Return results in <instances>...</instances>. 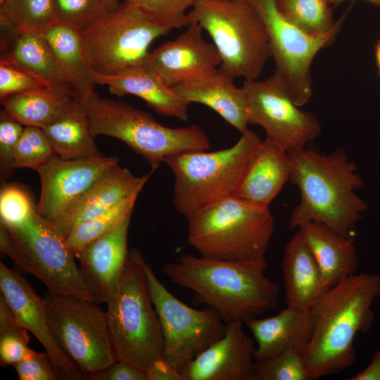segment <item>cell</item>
<instances>
[{"instance_id":"obj_1","label":"cell","mask_w":380,"mask_h":380,"mask_svg":"<svg viewBox=\"0 0 380 380\" xmlns=\"http://www.w3.org/2000/svg\"><path fill=\"white\" fill-rule=\"evenodd\" d=\"M380 277L355 274L327 289L311 308L313 329L305 350L309 380L338 374L356 360L355 338L372 327Z\"/></svg>"},{"instance_id":"obj_2","label":"cell","mask_w":380,"mask_h":380,"mask_svg":"<svg viewBox=\"0 0 380 380\" xmlns=\"http://www.w3.org/2000/svg\"><path fill=\"white\" fill-rule=\"evenodd\" d=\"M289 181L297 186L300 200L289 220L291 229L310 222L322 223L344 236L350 233L367 203L355 191L362 179L355 162L343 148L322 154L302 148L289 153Z\"/></svg>"},{"instance_id":"obj_3","label":"cell","mask_w":380,"mask_h":380,"mask_svg":"<svg viewBox=\"0 0 380 380\" xmlns=\"http://www.w3.org/2000/svg\"><path fill=\"white\" fill-rule=\"evenodd\" d=\"M267 267L189 254L165 265L171 281L194 293V302L213 308L226 323H244L274 308L279 286L265 274Z\"/></svg>"},{"instance_id":"obj_4","label":"cell","mask_w":380,"mask_h":380,"mask_svg":"<svg viewBox=\"0 0 380 380\" xmlns=\"http://www.w3.org/2000/svg\"><path fill=\"white\" fill-rule=\"evenodd\" d=\"M187 241L204 258L267 267L266 252L274 230L269 207L235 196L188 217Z\"/></svg>"},{"instance_id":"obj_5","label":"cell","mask_w":380,"mask_h":380,"mask_svg":"<svg viewBox=\"0 0 380 380\" xmlns=\"http://www.w3.org/2000/svg\"><path fill=\"white\" fill-rule=\"evenodd\" d=\"M262 140L247 129L229 148L194 151L167 158L175 177L172 203L186 217L196 210L233 196Z\"/></svg>"},{"instance_id":"obj_6","label":"cell","mask_w":380,"mask_h":380,"mask_svg":"<svg viewBox=\"0 0 380 380\" xmlns=\"http://www.w3.org/2000/svg\"><path fill=\"white\" fill-rule=\"evenodd\" d=\"M82 104L96 136L124 141L151 165L152 170L170 156L210 148L208 137L198 125L166 127L128 103L102 98L95 91Z\"/></svg>"},{"instance_id":"obj_7","label":"cell","mask_w":380,"mask_h":380,"mask_svg":"<svg viewBox=\"0 0 380 380\" xmlns=\"http://www.w3.org/2000/svg\"><path fill=\"white\" fill-rule=\"evenodd\" d=\"M141 258L137 249L129 251L120 283L106 312L117 360L146 371L162 356L164 339Z\"/></svg>"},{"instance_id":"obj_8","label":"cell","mask_w":380,"mask_h":380,"mask_svg":"<svg viewBox=\"0 0 380 380\" xmlns=\"http://www.w3.org/2000/svg\"><path fill=\"white\" fill-rule=\"evenodd\" d=\"M188 15L210 36L222 72L258 79L271 53L266 27L251 1L198 0Z\"/></svg>"},{"instance_id":"obj_9","label":"cell","mask_w":380,"mask_h":380,"mask_svg":"<svg viewBox=\"0 0 380 380\" xmlns=\"http://www.w3.org/2000/svg\"><path fill=\"white\" fill-rule=\"evenodd\" d=\"M0 250L18 268L39 279L49 292L95 302L76 265L75 256L51 222L42 218L37 210L21 224L0 223Z\"/></svg>"},{"instance_id":"obj_10","label":"cell","mask_w":380,"mask_h":380,"mask_svg":"<svg viewBox=\"0 0 380 380\" xmlns=\"http://www.w3.org/2000/svg\"><path fill=\"white\" fill-rule=\"evenodd\" d=\"M44 299L54 339L87 379L102 372L118 360L106 312L98 303L49 291Z\"/></svg>"},{"instance_id":"obj_11","label":"cell","mask_w":380,"mask_h":380,"mask_svg":"<svg viewBox=\"0 0 380 380\" xmlns=\"http://www.w3.org/2000/svg\"><path fill=\"white\" fill-rule=\"evenodd\" d=\"M80 32L93 72L111 75L143 65L151 44L170 30L155 23L137 7L123 3Z\"/></svg>"},{"instance_id":"obj_12","label":"cell","mask_w":380,"mask_h":380,"mask_svg":"<svg viewBox=\"0 0 380 380\" xmlns=\"http://www.w3.org/2000/svg\"><path fill=\"white\" fill-rule=\"evenodd\" d=\"M141 263L164 339L162 357L181 372L201 353L223 336L227 323L212 308H193L159 281L151 265Z\"/></svg>"},{"instance_id":"obj_13","label":"cell","mask_w":380,"mask_h":380,"mask_svg":"<svg viewBox=\"0 0 380 380\" xmlns=\"http://www.w3.org/2000/svg\"><path fill=\"white\" fill-rule=\"evenodd\" d=\"M265 23L274 74L285 87L292 101L305 105L312 96L310 66L318 51L333 42L340 29L322 36L310 34L287 21L278 11L274 0H252Z\"/></svg>"},{"instance_id":"obj_14","label":"cell","mask_w":380,"mask_h":380,"mask_svg":"<svg viewBox=\"0 0 380 380\" xmlns=\"http://www.w3.org/2000/svg\"><path fill=\"white\" fill-rule=\"evenodd\" d=\"M242 87L248 124L260 126L266 139L281 145L288 153L305 148L320 134L318 119L299 108L274 74L262 81L245 80Z\"/></svg>"},{"instance_id":"obj_15","label":"cell","mask_w":380,"mask_h":380,"mask_svg":"<svg viewBox=\"0 0 380 380\" xmlns=\"http://www.w3.org/2000/svg\"><path fill=\"white\" fill-rule=\"evenodd\" d=\"M118 164L116 156L63 159L57 155L38 167L41 190L37 210L52 222L98 179Z\"/></svg>"},{"instance_id":"obj_16","label":"cell","mask_w":380,"mask_h":380,"mask_svg":"<svg viewBox=\"0 0 380 380\" xmlns=\"http://www.w3.org/2000/svg\"><path fill=\"white\" fill-rule=\"evenodd\" d=\"M0 289L19 324L31 332L45 349L61 377L87 379L54 339L48 322L45 302L20 273L0 263Z\"/></svg>"},{"instance_id":"obj_17","label":"cell","mask_w":380,"mask_h":380,"mask_svg":"<svg viewBox=\"0 0 380 380\" xmlns=\"http://www.w3.org/2000/svg\"><path fill=\"white\" fill-rule=\"evenodd\" d=\"M203 28L191 23L185 32L149 52L144 63L170 87L198 79L217 70L221 64L213 44L205 40Z\"/></svg>"},{"instance_id":"obj_18","label":"cell","mask_w":380,"mask_h":380,"mask_svg":"<svg viewBox=\"0 0 380 380\" xmlns=\"http://www.w3.org/2000/svg\"><path fill=\"white\" fill-rule=\"evenodd\" d=\"M243 324L227 323L223 336L182 369V380H255V348Z\"/></svg>"},{"instance_id":"obj_19","label":"cell","mask_w":380,"mask_h":380,"mask_svg":"<svg viewBox=\"0 0 380 380\" xmlns=\"http://www.w3.org/2000/svg\"><path fill=\"white\" fill-rule=\"evenodd\" d=\"M0 27V61L32 75L49 89L73 99L72 89L40 30L17 27L1 16Z\"/></svg>"},{"instance_id":"obj_20","label":"cell","mask_w":380,"mask_h":380,"mask_svg":"<svg viewBox=\"0 0 380 380\" xmlns=\"http://www.w3.org/2000/svg\"><path fill=\"white\" fill-rule=\"evenodd\" d=\"M138 177L131 171L115 165L76 198L51 224L65 240L80 224L113 208L122 201L139 195L152 172Z\"/></svg>"},{"instance_id":"obj_21","label":"cell","mask_w":380,"mask_h":380,"mask_svg":"<svg viewBox=\"0 0 380 380\" xmlns=\"http://www.w3.org/2000/svg\"><path fill=\"white\" fill-rule=\"evenodd\" d=\"M131 216L92 241L76 257L84 283L98 304H107L120 283L129 254L127 233Z\"/></svg>"},{"instance_id":"obj_22","label":"cell","mask_w":380,"mask_h":380,"mask_svg":"<svg viewBox=\"0 0 380 380\" xmlns=\"http://www.w3.org/2000/svg\"><path fill=\"white\" fill-rule=\"evenodd\" d=\"M93 75L95 84L108 86L112 94L118 96L134 95L145 101L160 115L182 121L188 120L190 104L182 99L173 87L144 65L111 75L94 72Z\"/></svg>"},{"instance_id":"obj_23","label":"cell","mask_w":380,"mask_h":380,"mask_svg":"<svg viewBox=\"0 0 380 380\" xmlns=\"http://www.w3.org/2000/svg\"><path fill=\"white\" fill-rule=\"evenodd\" d=\"M220 68L202 77L173 87L189 104L205 105L218 113L241 134L248 129L246 98L243 87Z\"/></svg>"},{"instance_id":"obj_24","label":"cell","mask_w":380,"mask_h":380,"mask_svg":"<svg viewBox=\"0 0 380 380\" xmlns=\"http://www.w3.org/2000/svg\"><path fill=\"white\" fill-rule=\"evenodd\" d=\"M244 323L257 343L256 361L271 358L292 348L305 350L313 329L310 310L289 306L274 316L251 318Z\"/></svg>"},{"instance_id":"obj_25","label":"cell","mask_w":380,"mask_h":380,"mask_svg":"<svg viewBox=\"0 0 380 380\" xmlns=\"http://www.w3.org/2000/svg\"><path fill=\"white\" fill-rule=\"evenodd\" d=\"M281 267L286 306L310 310L317 300L329 289L299 229L285 246Z\"/></svg>"},{"instance_id":"obj_26","label":"cell","mask_w":380,"mask_h":380,"mask_svg":"<svg viewBox=\"0 0 380 380\" xmlns=\"http://www.w3.org/2000/svg\"><path fill=\"white\" fill-rule=\"evenodd\" d=\"M291 160L287 151L268 139L262 141L235 196L261 207H269L289 181Z\"/></svg>"},{"instance_id":"obj_27","label":"cell","mask_w":380,"mask_h":380,"mask_svg":"<svg viewBox=\"0 0 380 380\" xmlns=\"http://www.w3.org/2000/svg\"><path fill=\"white\" fill-rule=\"evenodd\" d=\"M298 229L317 261L327 289L356 273L358 258L351 236L341 234L317 222H307Z\"/></svg>"},{"instance_id":"obj_28","label":"cell","mask_w":380,"mask_h":380,"mask_svg":"<svg viewBox=\"0 0 380 380\" xmlns=\"http://www.w3.org/2000/svg\"><path fill=\"white\" fill-rule=\"evenodd\" d=\"M40 31L72 89L73 99L83 103L94 91L96 84L80 30L55 22Z\"/></svg>"},{"instance_id":"obj_29","label":"cell","mask_w":380,"mask_h":380,"mask_svg":"<svg viewBox=\"0 0 380 380\" xmlns=\"http://www.w3.org/2000/svg\"><path fill=\"white\" fill-rule=\"evenodd\" d=\"M57 156L63 159L103 156L82 104L75 101L58 120L43 128Z\"/></svg>"},{"instance_id":"obj_30","label":"cell","mask_w":380,"mask_h":380,"mask_svg":"<svg viewBox=\"0 0 380 380\" xmlns=\"http://www.w3.org/2000/svg\"><path fill=\"white\" fill-rule=\"evenodd\" d=\"M75 100L49 89L30 90L1 99L4 109L24 126L44 128L61 118Z\"/></svg>"},{"instance_id":"obj_31","label":"cell","mask_w":380,"mask_h":380,"mask_svg":"<svg viewBox=\"0 0 380 380\" xmlns=\"http://www.w3.org/2000/svg\"><path fill=\"white\" fill-rule=\"evenodd\" d=\"M279 13L289 23L315 36L327 34L340 29L345 15L334 21L327 0H274Z\"/></svg>"},{"instance_id":"obj_32","label":"cell","mask_w":380,"mask_h":380,"mask_svg":"<svg viewBox=\"0 0 380 380\" xmlns=\"http://www.w3.org/2000/svg\"><path fill=\"white\" fill-rule=\"evenodd\" d=\"M138 195L132 196L99 215L79 224L65 240L75 256L94 240L117 227L132 215Z\"/></svg>"},{"instance_id":"obj_33","label":"cell","mask_w":380,"mask_h":380,"mask_svg":"<svg viewBox=\"0 0 380 380\" xmlns=\"http://www.w3.org/2000/svg\"><path fill=\"white\" fill-rule=\"evenodd\" d=\"M0 16L17 27L39 30L56 22L51 0H4L0 2Z\"/></svg>"},{"instance_id":"obj_34","label":"cell","mask_w":380,"mask_h":380,"mask_svg":"<svg viewBox=\"0 0 380 380\" xmlns=\"http://www.w3.org/2000/svg\"><path fill=\"white\" fill-rule=\"evenodd\" d=\"M255 380H309L305 349L292 348L271 358L256 361Z\"/></svg>"},{"instance_id":"obj_35","label":"cell","mask_w":380,"mask_h":380,"mask_svg":"<svg viewBox=\"0 0 380 380\" xmlns=\"http://www.w3.org/2000/svg\"><path fill=\"white\" fill-rule=\"evenodd\" d=\"M56 155L42 128L25 126L13 156V168L36 170Z\"/></svg>"},{"instance_id":"obj_36","label":"cell","mask_w":380,"mask_h":380,"mask_svg":"<svg viewBox=\"0 0 380 380\" xmlns=\"http://www.w3.org/2000/svg\"><path fill=\"white\" fill-rule=\"evenodd\" d=\"M58 23L80 31L101 21L108 13L103 0H51Z\"/></svg>"},{"instance_id":"obj_37","label":"cell","mask_w":380,"mask_h":380,"mask_svg":"<svg viewBox=\"0 0 380 380\" xmlns=\"http://www.w3.org/2000/svg\"><path fill=\"white\" fill-rule=\"evenodd\" d=\"M198 0H124L134 6L158 25L170 29L188 27L191 20L186 11Z\"/></svg>"},{"instance_id":"obj_38","label":"cell","mask_w":380,"mask_h":380,"mask_svg":"<svg viewBox=\"0 0 380 380\" xmlns=\"http://www.w3.org/2000/svg\"><path fill=\"white\" fill-rule=\"evenodd\" d=\"M37 210L32 196L25 187L4 184L0 191V221L17 226L27 221Z\"/></svg>"},{"instance_id":"obj_39","label":"cell","mask_w":380,"mask_h":380,"mask_svg":"<svg viewBox=\"0 0 380 380\" xmlns=\"http://www.w3.org/2000/svg\"><path fill=\"white\" fill-rule=\"evenodd\" d=\"M24 128L22 123L10 115L4 109L1 110L0 175L3 183L13 172L14 153Z\"/></svg>"},{"instance_id":"obj_40","label":"cell","mask_w":380,"mask_h":380,"mask_svg":"<svg viewBox=\"0 0 380 380\" xmlns=\"http://www.w3.org/2000/svg\"><path fill=\"white\" fill-rule=\"evenodd\" d=\"M20 380H56L60 374L46 352L30 349L28 354L13 365Z\"/></svg>"},{"instance_id":"obj_41","label":"cell","mask_w":380,"mask_h":380,"mask_svg":"<svg viewBox=\"0 0 380 380\" xmlns=\"http://www.w3.org/2000/svg\"><path fill=\"white\" fill-rule=\"evenodd\" d=\"M41 89H49L32 75L0 61L1 99L18 92Z\"/></svg>"},{"instance_id":"obj_42","label":"cell","mask_w":380,"mask_h":380,"mask_svg":"<svg viewBox=\"0 0 380 380\" xmlns=\"http://www.w3.org/2000/svg\"><path fill=\"white\" fill-rule=\"evenodd\" d=\"M27 330L20 327L0 332L1 366H13L30 352V336Z\"/></svg>"},{"instance_id":"obj_43","label":"cell","mask_w":380,"mask_h":380,"mask_svg":"<svg viewBox=\"0 0 380 380\" xmlns=\"http://www.w3.org/2000/svg\"><path fill=\"white\" fill-rule=\"evenodd\" d=\"M91 380H147L146 372L125 361L117 360Z\"/></svg>"},{"instance_id":"obj_44","label":"cell","mask_w":380,"mask_h":380,"mask_svg":"<svg viewBox=\"0 0 380 380\" xmlns=\"http://www.w3.org/2000/svg\"><path fill=\"white\" fill-rule=\"evenodd\" d=\"M145 372L147 380H182L181 372L161 356L153 361Z\"/></svg>"},{"instance_id":"obj_45","label":"cell","mask_w":380,"mask_h":380,"mask_svg":"<svg viewBox=\"0 0 380 380\" xmlns=\"http://www.w3.org/2000/svg\"><path fill=\"white\" fill-rule=\"evenodd\" d=\"M22 327L10 305L1 293L0 295V332Z\"/></svg>"},{"instance_id":"obj_46","label":"cell","mask_w":380,"mask_h":380,"mask_svg":"<svg viewBox=\"0 0 380 380\" xmlns=\"http://www.w3.org/2000/svg\"><path fill=\"white\" fill-rule=\"evenodd\" d=\"M348 379L380 380V348L374 353L367 367Z\"/></svg>"},{"instance_id":"obj_47","label":"cell","mask_w":380,"mask_h":380,"mask_svg":"<svg viewBox=\"0 0 380 380\" xmlns=\"http://www.w3.org/2000/svg\"><path fill=\"white\" fill-rule=\"evenodd\" d=\"M106 6L108 13H112L116 11L121 4L119 0H103Z\"/></svg>"},{"instance_id":"obj_48","label":"cell","mask_w":380,"mask_h":380,"mask_svg":"<svg viewBox=\"0 0 380 380\" xmlns=\"http://www.w3.org/2000/svg\"><path fill=\"white\" fill-rule=\"evenodd\" d=\"M327 1H329L330 5L332 4L334 6H338L340 4L346 1H349V0H327ZM365 1H369V3H372L375 6H380V0H365Z\"/></svg>"},{"instance_id":"obj_49","label":"cell","mask_w":380,"mask_h":380,"mask_svg":"<svg viewBox=\"0 0 380 380\" xmlns=\"http://www.w3.org/2000/svg\"><path fill=\"white\" fill-rule=\"evenodd\" d=\"M375 58L376 65L380 74V40L377 41L374 46Z\"/></svg>"},{"instance_id":"obj_50","label":"cell","mask_w":380,"mask_h":380,"mask_svg":"<svg viewBox=\"0 0 380 380\" xmlns=\"http://www.w3.org/2000/svg\"><path fill=\"white\" fill-rule=\"evenodd\" d=\"M227 1H251L252 0H227Z\"/></svg>"},{"instance_id":"obj_51","label":"cell","mask_w":380,"mask_h":380,"mask_svg":"<svg viewBox=\"0 0 380 380\" xmlns=\"http://www.w3.org/2000/svg\"><path fill=\"white\" fill-rule=\"evenodd\" d=\"M4 0H0V2L3 1Z\"/></svg>"}]
</instances>
